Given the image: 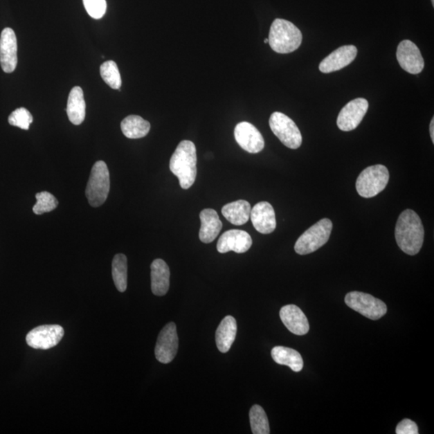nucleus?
<instances>
[{"mask_svg": "<svg viewBox=\"0 0 434 434\" xmlns=\"http://www.w3.org/2000/svg\"><path fill=\"white\" fill-rule=\"evenodd\" d=\"M112 276L118 291L125 292L127 288V258L124 254L114 256L112 262Z\"/></svg>", "mask_w": 434, "mask_h": 434, "instance_id": "26", "label": "nucleus"}, {"mask_svg": "<svg viewBox=\"0 0 434 434\" xmlns=\"http://www.w3.org/2000/svg\"><path fill=\"white\" fill-rule=\"evenodd\" d=\"M433 6H434V0H432Z\"/></svg>", "mask_w": 434, "mask_h": 434, "instance_id": "35", "label": "nucleus"}, {"mask_svg": "<svg viewBox=\"0 0 434 434\" xmlns=\"http://www.w3.org/2000/svg\"><path fill=\"white\" fill-rule=\"evenodd\" d=\"M252 244V238L247 232L239 230V229H231L219 237L217 248V251L221 253L229 251L243 253L251 248Z\"/></svg>", "mask_w": 434, "mask_h": 434, "instance_id": "15", "label": "nucleus"}, {"mask_svg": "<svg viewBox=\"0 0 434 434\" xmlns=\"http://www.w3.org/2000/svg\"><path fill=\"white\" fill-rule=\"evenodd\" d=\"M395 237L399 248L408 255L414 256L420 252L425 230L415 212L407 209L401 213L396 224Z\"/></svg>", "mask_w": 434, "mask_h": 434, "instance_id": "1", "label": "nucleus"}, {"mask_svg": "<svg viewBox=\"0 0 434 434\" xmlns=\"http://www.w3.org/2000/svg\"><path fill=\"white\" fill-rule=\"evenodd\" d=\"M197 164L196 146L192 141H182L178 145L170 161V170L179 179L183 189L190 188L196 181Z\"/></svg>", "mask_w": 434, "mask_h": 434, "instance_id": "2", "label": "nucleus"}, {"mask_svg": "<svg viewBox=\"0 0 434 434\" xmlns=\"http://www.w3.org/2000/svg\"><path fill=\"white\" fill-rule=\"evenodd\" d=\"M222 214L234 226H243L251 218V206L246 201L229 203L222 208Z\"/></svg>", "mask_w": 434, "mask_h": 434, "instance_id": "23", "label": "nucleus"}, {"mask_svg": "<svg viewBox=\"0 0 434 434\" xmlns=\"http://www.w3.org/2000/svg\"><path fill=\"white\" fill-rule=\"evenodd\" d=\"M251 430L253 434H269V424L265 410L258 405L253 406L249 412Z\"/></svg>", "mask_w": 434, "mask_h": 434, "instance_id": "27", "label": "nucleus"}, {"mask_svg": "<svg viewBox=\"0 0 434 434\" xmlns=\"http://www.w3.org/2000/svg\"><path fill=\"white\" fill-rule=\"evenodd\" d=\"M368 102L364 98H356L348 102L339 112L337 126L343 132H351L358 127L368 112Z\"/></svg>", "mask_w": 434, "mask_h": 434, "instance_id": "11", "label": "nucleus"}, {"mask_svg": "<svg viewBox=\"0 0 434 434\" xmlns=\"http://www.w3.org/2000/svg\"><path fill=\"white\" fill-rule=\"evenodd\" d=\"M273 360L281 365L291 368L293 372H298L302 370L304 363L301 354L294 349L278 346L271 351Z\"/></svg>", "mask_w": 434, "mask_h": 434, "instance_id": "24", "label": "nucleus"}, {"mask_svg": "<svg viewBox=\"0 0 434 434\" xmlns=\"http://www.w3.org/2000/svg\"><path fill=\"white\" fill-rule=\"evenodd\" d=\"M397 434H418V427L410 419H404L398 424L396 428Z\"/></svg>", "mask_w": 434, "mask_h": 434, "instance_id": "32", "label": "nucleus"}, {"mask_svg": "<svg viewBox=\"0 0 434 434\" xmlns=\"http://www.w3.org/2000/svg\"><path fill=\"white\" fill-rule=\"evenodd\" d=\"M284 325L296 336H305L310 331V325L305 314L296 305H287L280 311Z\"/></svg>", "mask_w": 434, "mask_h": 434, "instance_id": "18", "label": "nucleus"}, {"mask_svg": "<svg viewBox=\"0 0 434 434\" xmlns=\"http://www.w3.org/2000/svg\"><path fill=\"white\" fill-rule=\"evenodd\" d=\"M64 329L59 325H43L28 332L26 342L34 349L47 350L57 346L64 336Z\"/></svg>", "mask_w": 434, "mask_h": 434, "instance_id": "9", "label": "nucleus"}, {"mask_svg": "<svg viewBox=\"0 0 434 434\" xmlns=\"http://www.w3.org/2000/svg\"><path fill=\"white\" fill-rule=\"evenodd\" d=\"M84 8L92 18L102 19L107 12L106 0H83Z\"/></svg>", "mask_w": 434, "mask_h": 434, "instance_id": "31", "label": "nucleus"}, {"mask_svg": "<svg viewBox=\"0 0 434 434\" xmlns=\"http://www.w3.org/2000/svg\"><path fill=\"white\" fill-rule=\"evenodd\" d=\"M345 303L347 306L352 308L363 316L372 319V320H378L388 311L387 306L385 302L380 300L371 294L352 291L348 293L345 297Z\"/></svg>", "mask_w": 434, "mask_h": 434, "instance_id": "7", "label": "nucleus"}, {"mask_svg": "<svg viewBox=\"0 0 434 434\" xmlns=\"http://www.w3.org/2000/svg\"><path fill=\"white\" fill-rule=\"evenodd\" d=\"M86 109L82 89L79 87H73L69 93L66 108L69 121L76 126L81 125L86 118Z\"/></svg>", "mask_w": 434, "mask_h": 434, "instance_id": "22", "label": "nucleus"}, {"mask_svg": "<svg viewBox=\"0 0 434 434\" xmlns=\"http://www.w3.org/2000/svg\"><path fill=\"white\" fill-rule=\"evenodd\" d=\"M111 188V179L107 163L98 161L92 168L87 183L86 196L93 208L102 206L106 202Z\"/></svg>", "mask_w": 434, "mask_h": 434, "instance_id": "5", "label": "nucleus"}, {"mask_svg": "<svg viewBox=\"0 0 434 434\" xmlns=\"http://www.w3.org/2000/svg\"><path fill=\"white\" fill-rule=\"evenodd\" d=\"M152 291L154 296H164L170 287V269L162 259H156L151 266Z\"/></svg>", "mask_w": 434, "mask_h": 434, "instance_id": "20", "label": "nucleus"}, {"mask_svg": "<svg viewBox=\"0 0 434 434\" xmlns=\"http://www.w3.org/2000/svg\"><path fill=\"white\" fill-rule=\"evenodd\" d=\"M237 325L236 319L228 316L223 319L216 332V343L218 350L226 353L233 345L237 336Z\"/></svg>", "mask_w": 434, "mask_h": 434, "instance_id": "21", "label": "nucleus"}, {"mask_svg": "<svg viewBox=\"0 0 434 434\" xmlns=\"http://www.w3.org/2000/svg\"><path fill=\"white\" fill-rule=\"evenodd\" d=\"M389 172L381 164L364 169L358 177L356 183V191L363 198H372L381 193L387 186Z\"/></svg>", "mask_w": 434, "mask_h": 434, "instance_id": "6", "label": "nucleus"}, {"mask_svg": "<svg viewBox=\"0 0 434 434\" xmlns=\"http://www.w3.org/2000/svg\"><path fill=\"white\" fill-rule=\"evenodd\" d=\"M251 218L256 230L262 234H269L277 226L275 212L271 204L262 201L251 209Z\"/></svg>", "mask_w": 434, "mask_h": 434, "instance_id": "17", "label": "nucleus"}, {"mask_svg": "<svg viewBox=\"0 0 434 434\" xmlns=\"http://www.w3.org/2000/svg\"><path fill=\"white\" fill-rule=\"evenodd\" d=\"M100 73L108 86L114 89H119L122 87V78L117 64L114 61L104 62L100 67Z\"/></svg>", "mask_w": 434, "mask_h": 434, "instance_id": "28", "label": "nucleus"}, {"mask_svg": "<svg viewBox=\"0 0 434 434\" xmlns=\"http://www.w3.org/2000/svg\"><path fill=\"white\" fill-rule=\"evenodd\" d=\"M201 218V230H199V240L203 243L213 242L221 232L223 224L219 219L217 213L214 209H204L199 214Z\"/></svg>", "mask_w": 434, "mask_h": 434, "instance_id": "19", "label": "nucleus"}, {"mask_svg": "<svg viewBox=\"0 0 434 434\" xmlns=\"http://www.w3.org/2000/svg\"><path fill=\"white\" fill-rule=\"evenodd\" d=\"M121 129L127 138L137 139L147 136L151 129V124L141 116H129L123 119Z\"/></svg>", "mask_w": 434, "mask_h": 434, "instance_id": "25", "label": "nucleus"}, {"mask_svg": "<svg viewBox=\"0 0 434 434\" xmlns=\"http://www.w3.org/2000/svg\"><path fill=\"white\" fill-rule=\"evenodd\" d=\"M358 50L354 46H345L337 48L323 60L319 64V71L330 73L341 71L350 64L357 56Z\"/></svg>", "mask_w": 434, "mask_h": 434, "instance_id": "16", "label": "nucleus"}, {"mask_svg": "<svg viewBox=\"0 0 434 434\" xmlns=\"http://www.w3.org/2000/svg\"><path fill=\"white\" fill-rule=\"evenodd\" d=\"M265 42V44H268V43H269V39H268V38H266V39H265V42Z\"/></svg>", "mask_w": 434, "mask_h": 434, "instance_id": "34", "label": "nucleus"}, {"mask_svg": "<svg viewBox=\"0 0 434 434\" xmlns=\"http://www.w3.org/2000/svg\"><path fill=\"white\" fill-rule=\"evenodd\" d=\"M179 348V338L176 324L170 323L159 333L156 349L157 361L163 363H171L176 357Z\"/></svg>", "mask_w": 434, "mask_h": 434, "instance_id": "10", "label": "nucleus"}, {"mask_svg": "<svg viewBox=\"0 0 434 434\" xmlns=\"http://www.w3.org/2000/svg\"><path fill=\"white\" fill-rule=\"evenodd\" d=\"M269 127L283 145L288 148L298 149L302 143V137L297 125L286 114L274 112L269 118Z\"/></svg>", "mask_w": 434, "mask_h": 434, "instance_id": "8", "label": "nucleus"}, {"mask_svg": "<svg viewBox=\"0 0 434 434\" xmlns=\"http://www.w3.org/2000/svg\"><path fill=\"white\" fill-rule=\"evenodd\" d=\"M234 136L239 146L248 153L257 154L265 147L262 134L251 123H238L234 129Z\"/></svg>", "mask_w": 434, "mask_h": 434, "instance_id": "12", "label": "nucleus"}, {"mask_svg": "<svg viewBox=\"0 0 434 434\" xmlns=\"http://www.w3.org/2000/svg\"><path fill=\"white\" fill-rule=\"evenodd\" d=\"M397 58L404 71L411 74H419L425 67V62L420 49L415 44L408 39L399 44Z\"/></svg>", "mask_w": 434, "mask_h": 434, "instance_id": "13", "label": "nucleus"}, {"mask_svg": "<svg viewBox=\"0 0 434 434\" xmlns=\"http://www.w3.org/2000/svg\"><path fill=\"white\" fill-rule=\"evenodd\" d=\"M332 228L333 224L330 219H320L299 237L294 246V251L300 255L317 251L328 242Z\"/></svg>", "mask_w": 434, "mask_h": 434, "instance_id": "4", "label": "nucleus"}, {"mask_svg": "<svg viewBox=\"0 0 434 434\" xmlns=\"http://www.w3.org/2000/svg\"><path fill=\"white\" fill-rule=\"evenodd\" d=\"M33 122V118L26 108H19L11 114L8 118V123L13 127L28 129Z\"/></svg>", "mask_w": 434, "mask_h": 434, "instance_id": "30", "label": "nucleus"}, {"mask_svg": "<svg viewBox=\"0 0 434 434\" xmlns=\"http://www.w3.org/2000/svg\"><path fill=\"white\" fill-rule=\"evenodd\" d=\"M17 39L12 28H4L0 37V64L7 73L14 72L17 66Z\"/></svg>", "mask_w": 434, "mask_h": 434, "instance_id": "14", "label": "nucleus"}, {"mask_svg": "<svg viewBox=\"0 0 434 434\" xmlns=\"http://www.w3.org/2000/svg\"><path fill=\"white\" fill-rule=\"evenodd\" d=\"M430 132H431V137L432 139V142L433 143H434V118H432L431 125H430Z\"/></svg>", "mask_w": 434, "mask_h": 434, "instance_id": "33", "label": "nucleus"}, {"mask_svg": "<svg viewBox=\"0 0 434 434\" xmlns=\"http://www.w3.org/2000/svg\"><path fill=\"white\" fill-rule=\"evenodd\" d=\"M268 39L269 46L274 52L287 54L300 47L302 34L293 23L286 19H276L269 30Z\"/></svg>", "mask_w": 434, "mask_h": 434, "instance_id": "3", "label": "nucleus"}, {"mask_svg": "<svg viewBox=\"0 0 434 434\" xmlns=\"http://www.w3.org/2000/svg\"><path fill=\"white\" fill-rule=\"evenodd\" d=\"M37 202L33 207V213L37 215L50 213L58 206V201L53 194L48 192H42L36 195Z\"/></svg>", "mask_w": 434, "mask_h": 434, "instance_id": "29", "label": "nucleus"}]
</instances>
